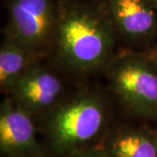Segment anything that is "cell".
<instances>
[{"mask_svg":"<svg viewBox=\"0 0 157 157\" xmlns=\"http://www.w3.org/2000/svg\"><path fill=\"white\" fill-rule=\"evenodd\" d=\"M117 39L105 0H59L51 52L66 71L78 76L104 72Z\"/></svg>","mask_w":157,"mask_h":157,"instance_id":"obj_1","label":"cell"},{"mask_svg":"<svg viewBox=\"0 0 157 157\" xmlns=\"http://www.w3.org/2000/svg\"><path fill=\"white\" fill-rule=\"evenodd\" d=\"M45 115L44 133L55 157L95 145L109 128L107 99L94 88L64 97Z\"/></svg>","mask_w":157,"mask_h":157,"instance_id":"obj_2","label":"cell"},{"mask_svg":"<svg viewBox=\"0 0 157 157\" xmlns=\"http://www.w3.org/2000/svg\"><path fill=\"white\" fill-rule=\"evenodd\" d=\"M110 90L132 116L157 120V66L145 51L116 52L103 72Z\"/></svg>","mask_w":157,"mask_h":157,"instance_id":"obj_3","label":"cell"},{"mask_svg":"<svg viewBox=\"0 0 157 157\" xmlns=\"http://www.w3.org/2000/svg\"><path fill=\"white\" fill-rule=\"evenodd\" d=\"M59 0H8L4 37L45 57L52 51Z\"/></svg>","mask_w":157,"mask_h":157,"instance_id":"obj_4","label":"cell"},{"mask_svg":"<svg viewBox=\"0 0 157 157\" xmlns=\"http://www.w3.org/2000/svg\"><path fill=\"white\" fill-rule=\"evenodd\" d=\"M64 89L60 76L39 61L17 78L6 95L34 117L55 107L65 97Z\"/></svg>","mask_w":157,"mask_h":157,"instance_id":"obj_5","label":"cell"},{"mask_svg":"<svg viewBox=\"0 0 157 157\" xmlns=\"http://www.w3.org/2000/svg\"><path fill=\"white\" fill-rule=\"evenodd\" d=\"M118 38L147 49L157 39V11L150 0H105Z\"/></svg>","mask_w":157,"mask_h":157,"instance_id":"obj_6","label":"cell"},{"mask_svg":"<svg viewBox=\"0 0 157 157\" xmlns=\"http://www.w3.org/2000/svg\"><path fill=\"white\" fill-rule=\"evenodd\" d=\"M0 153L2 157H47L38 140L33 116L8 95L0 106Z\"/></svg>","mask_w":157,"mask_h":157,"instance_id":"obj_7","label":"cell"},{"mask_svg":"<svg viewBox=\"0 0 157 157\" xmlns=\"http://www.w3.org/2000/svg\"><path fill=\"white\" fill-rule=\"evenodd\" d=\"M95 145L109 157H157V129L147 125L109 128Z\"/></svg>","mask_w":157,"mask_h":157,"instance_id":"obj_8","label":"cell"},{"mask_svg":"<svg viewBox=\"0 0 157 157\" xmlns=\"http://www.w3.org/2000/svg\"><path fill=\"white\" fill-rule=\"evenodd\" d=\"M45 57L4 37L0 47V88L7 94L23 73Z\"/></svg>","mask_w":157,"mask_h":157,"instance_id":"obj_9","label":"cell"},{"mask_svg":"<svg viewBox=\"0 0 157 157\" xmlns=\"http://www.w3.org/2000/svg\"><path fill=\"white\" fill-rule=\"evenodd\" d=\"M61 157H109L105 152L96 145L86 147L84 148L72 152Z\"/></svg>","mask_w":157,"mask_h":157,"instance_id":"obj_10","label":"cell"},{"mask_svg":"<svg viewBox=\"0 0 157 157\" xmlns=\"http://www.w3.org/2000/svg\"><path fill=\"white\" fill-rule=\"evenodd\" d=\"M145 52L148 54V56L151 58L152 60L155 62L157 66V41L155 42V44L152 45L151 47L145 50Z\"/></svg>","mask_w":157,"mask_h":157,"instance_id":"obj_11","label":"cell"},{"mask_svg":"<svg viewBox=\"0 0 157 157\" xmlns=\"http://www.w3.org/2000/svg\"><path fill=\"white\" fill-rule=\"evenodd\" d=\"M151 1V3L153 4V6H155V8L156 9L157 11V0H150Z\"/></svg>","mask_w":157,"mask_h":157,"instance_id":"obj_12","label":"cell"}]
</instances>
